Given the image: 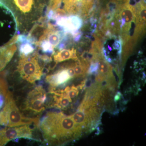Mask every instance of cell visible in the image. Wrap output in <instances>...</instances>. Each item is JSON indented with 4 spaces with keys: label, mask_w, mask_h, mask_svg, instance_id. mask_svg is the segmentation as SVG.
I'll list each match as a JSON object with an SVG mask.
<instances>
[{
    "label": "cell",
    "mask_w": 146,
    "mask_h": 146,
    "mask_svg": "<svg viewBox=\"0 0 146 146\" xmlns=\"http://www.w3.org/2000/svg\"><path fill=\"white\" fill-rule=\"evenodd\" d=\"M71 79L68 70L65 68L60 69L54 74L47 76L46 80L50 86V90H53L55 87L64 85Z\"/></svg>",
    "instance_id": "7"
},
{
    "label": "cell",
    "mask_w": 146,
    "mask_h": 146,
    "mask_svg": "<svg viewBox=\"0 0 146 146\" xmlns=\"http://www.w3.org/2000/svg\"><path fill=\"white\" fill-rule=\"evenodd\" d=\"M82 3V8L83 12L86 13L93 6L94 0H80Z\"/></svg>",
    "instance_id": "17"
},
{
    "label": "cell",
    "mask_w": 146,
    "mask_h": 146,
    "mask_svg": "<svg viewBox=\"0 0 146 146\" xmlns=\"http://www.w3.org/2000/svg\"><path fill=\"white\" fill-rule=\"evenodd\" d=\"M36 46L30 42H26L19 44L20 54L27 56L34 52Z\"/></svg>",
    "instance_id": "13"
},
{
    "label": "cell",
    "mask_w": 146,
    "mask_h": 146,
    "mask_svg": "<svg viewBox=\"0 0 146 146\" xmlns=\"http://www.w3.org/2000/svg\"><path fill=\"white\" fill-rule=\"evenodd\" d=\"M38 47L42 51V52L46 54L49 56H51V55L54 54V48L46 39L43 40L40 42Z\"/></svg>",
    "instance_id": "15"
},
{
    "label": "cell",
    "mask_w": 146,
    "mask_h": 146,
    "mask_svg": "<svg viewBox=\"0 0 146 146\" xmlns=\"http://www.w3.org/2000/svg\"><path fill=\"white\" fill-rule=\"evenodd\" d=\"M37 117H26L17 106L13 94L8 91L5 96L3 107L0 112V126L14 127L30 125L39 126Z\"/></svg>",
    "instance_id": "2"
},
{
    "label": "cell",
    "mask_w": 146,
    "mask_h": 146,
    "mask_svg": "<svg viewBox=\"0 0 146 146\" xmlns=\"http://www.w3.org/2000/svg\"><path fill=\"white\" fill-rule=\"evenodd\" d=\"M17 71L21 77L29 83L33 84L40 80L43 75L44 68L40 66L37 52L27 56L21 55Z\"/></svg>",
    "instance_id": "3"
},
{
    "label": "cell",
    "mask_w": 146,
    "mask_h": 146,
    "mask_svg": "<svg viewBox=\"0 0 146 146\" xmlns=\"http://www.w3.org/2000/svg\"><path fill=\"white\" fill-rule=\"evenodd\" d=\"M43 140L49 145H61L80 137L82 128L71 116L56 110L48 111L39 120V126Z\"/></svg>",
    "instance_id": "1"
},
{
    "label": "cell",
    "mask_w": 146,
    "mask_h": 146,
    "mask_svg": "<svg viewBox=\"0 0 146 146\" xmlns=\"http://www.w3.org/2000/svg\"><path fill=\"white\" fill-rule=\"evenodd\" d=\"M74 122L82 128L86 127L89 122V117L86 112H84L83 108L79 107L78 110L72 116Z\"/></svg>",
    "instance_id": "10"
},
{
    "label": "cell",
    "mask_w": 146,
    "mask_h": 146,
    "mask_svg": "<svg viewBox=\"0 0 146 146\" xmlns=\"http://www.w3.org/2000/svg\"><path fill=\"white\" fill-rule=\"evenodd\" d=\"M58 24L65 33L72 34L81 28L83 21L79 16L71 15L69 17H61L58 20Z\"/></svg>",
    "instance_id": "6"
},
{
    "label": "cell",
    "mask_w": 146,
    "mask_h": 146,
    "mask_svg": "<svg viewBox=\"0 0 146 146\" xmlns=\"http://www.w3.org/2000/svg\"><path fill=\"white\" fill-rule=\"evenodd\" d=\"M98 70V62L91 63V66L89 68V72L90 74H96Z\"/></svg>",
    "instance_id": "18"
},
{
    "label": "cell",
    "mask_w": 146,
    "mask_h": 146,
    "mask_svg": "<svg viewBox=\"0 0 146 146\" xmlns=\"http://www.w3.org/2000/svg\"><path fill=\"white\" fill-rule=\"evenodd\" d=\"M63 91L72 100L78 96L79 94L78 89L76 86H67Z\"/></svg>",
    "instance_id": "16"
},
{
    "label": "cell",
    "mask_w": 146,
    "mask_h": 146,
    "mask_svg": "<svg viewBox=\"0 0 146 146\" xmlns=\"http://www.w3.org/2000/svg\"><path fill=\"white\" fill-rule=\"evenodd\" d=\"M121 94L120 92H118L117 94L115 95V102L118 101L121 98Z\"/></svg>",
    "instance_id": "19"
},
{
    "label": "cell",
    "mask_w": 146,
    "mask_h": 146,
    "mask_svg": "<svg viewBox=\"0 0 146 146\" xmlns=\"http://www.w3.org/2000/svg\"><path fill=\"white\" fill-rule=\"evenodd\" d=\"M98 70L100 74L108 76V77L113 76L112 74V67L107 63V61L99 57L98 60Z\"/></svg>",
    "instance_id": "12"
},
{
    "label": "cell",
    "mask_w": 146,
    "mask_h": 146,
    "mask_svg": "<svg viewBox=\"0 0 146 146\" xmlns=\"http://www.w3.org/2000/svg\"><path fill=\"white\" fill-rule=\"evenodd\" d=\"M32 125H26L2 129L0 130V146L5 145L10 141H16L19 138L36 141L33 137L34 129Z\"/></svg>",
    "instance_id": "5"
},
{
    "label": "cell",
    "mask_w": 146,
    "mask_h": 146,
    "mask_svg": "<svg viewBox=\"0 0 146 146\" xmlns=\"http://www.w3.org/2000/svg\"><path fill=\"white\" fill-rule=\"evenodd\" d=\"M64 9L70 14H75L82 8L80 0H63Z\"/></svg>",
    "instance_id": "11"
},
{
    "label": "cell",
    "mask_w": 146,
    "mask_h": 146,
    "mask_svg": "<svg viewBox=\"0 0 146 146\" xmlns=\"http://www.w3.org/2000/svg\"><path fill=\"white\" fill-rule=\"evenodd\" d=\"M16 50L17 46L15 44H5L0 47V72L10 62Z\"/></svg>",
    "instance_id": "8"
},
{
    "label": "cell",
    "mask_w": 146,
    "mask_h": 146,
    "mask_svg": "<svg viewBox=\"0 0 146 146\" xmlns=\"http://www.w3.org/2000/svg\"><path fill=\"white\" fill-rule=\"evenodd\" d=\"M53 1V0H50V1Z\"/></svg>",
    "instance_id": "20"
},
{
    "label": "cell",
    "mask_w": 146,
    "mask_h": 146,
    "mask_svg": "<svg viewBox=\"0 0 146 146\" xmlns=\"http://www.w3.org/2000/svg\"><path fill=\"white\" fill-rule=\"evenodd\" d=\"M16 6L22 12L27 13L31 10L33 0H14Z\"/></svg>",
    "instance_id": "14"
},
{
    "label": "cell",
    "mask_w": 146,
    "mask_h": 146,
    "mask_svg": "<svg viewBox=\"0 0 146 146\" xmlns=\"http://www.w3.org/2000/svg\"><path fill=\"white\" fill-rule=\"evenodd\" d=\"M47 99L46 92L43 86H35L27 94L23 103L22 110L32 115H39L46 109Z\"/></svg>",
    "instance_id": "4"
},
{
    "label": "cell",
    "mask_w": 146,
    "mask_h": 146,
    "mask_svg": "<svg viewBox=\"0 0 146 146\" xmlns=\"http://www.w3.org/2000/svg\"><path fill=\"white\" fill-rule=\"evenodd\" d=\"M78 60L76 51L73 48L72 49H63L54 56V60L55 63H58L69 59Z\"/></svg>",
    "instance_id": "9"
}]
</instances>
